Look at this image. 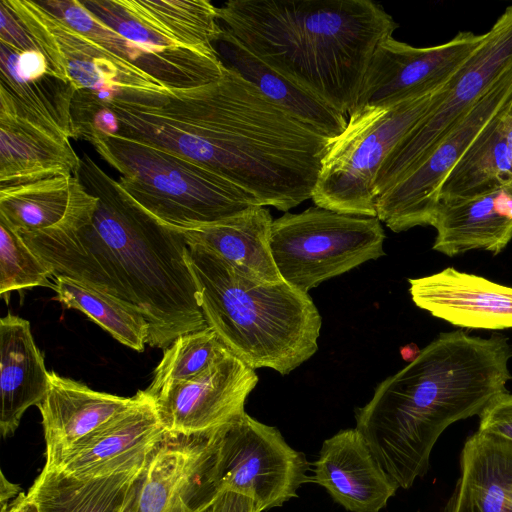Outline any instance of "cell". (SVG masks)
<instances>
[{
    "label": "cell",
    "mask_w": 512,
    "mask_h": 512,
    "mask_svg": "<svg viewBox=\"0 0 512 512\" xmlns=\"http://www.w3.org/2000/svg\"><path fill=\"white\" fill-rule=\"evenodd\" d=\"M100 106L114 134L186 157L283 212L312 198L336 139L226 67L205 85L118 90Z\"/></svg>",
    "instance_id": "cell-1"
},
{
    "label": "cell",
    "mask_w": 512,
    "mask_h": 512,
    "mask_svg": "<svg viewBox=\"0 0 512 512\" xmlns=\"http://www.w3.org/2000/svg\"><path fill=\"white\" fill-rule=\"evenodd\" d=\"M65 218L20 234L53 276H67L138 310L149 326L147 344L166 349L179 336L208 328L181 231L141 208L87 154Z\"/></svg>",
    "instance_id": "cell-2"
},
{
    "label": "cell",
    "mask_w": 512,
    "mask_h": 512,
    "mask_svg": "<svg viewBox=\"0 0 512 512\" xmlns=\"http://www.w3.org/2000/svg\"><path fill=\"white\" fill-rule=\"evenodd\" d=\"M511 358L504 335L444 332L377 385L355 412L356 429L398 488L409 489L427 473L432 449L448 426L479 416L507 391Z\"/></svg>",
    "instance_id": "cell-3"
},
{
    "label": "cell",
    "mask_w": 512,
    "mask_h": 512,
    "mask_svg": "<svg viewBox=\"0 0 512 512\" xmlns=\"http://www.w3.org/2000/svg\"><path fill=\"white\" fill-rule=\"evenodd\" d=\"M218 17L269 67L344 116L376 48L398 28L370 0H230Z\"/></svg>",
    "instance_id": "cell-4"
},
{
    "label": "cell",
    "mask_w": 512,
    "mask_h": 512,
    "mask_svg": "<svg viewBox=\"0 0 512 512\" xmlns=\"http://www.w3.org/2000/svg\"><path fill=\"white\" fill-rule=\"evenodd\" d=\"M187 246L204 319L233 355L282 375L313 356L322 321L308 293L255 280L213 252Z\"/></svg>",
    "instance_id": "cell-5"
},
{
    "label": "cell",
    "mask_w": 512,
    "mask_h": 512,
    "mask_svg": "<svg viewBox=\"0 0 512 512\" xmlns=\"http://www.w3.org/2000/svg\"><path fill=\"white\" fill-rule=\"evenodd\" d=\"M88 141L121 174L122 189L162 224L188 231L236 216L258 200L212 170L172 151L94 128Z\"/></svg>",
    "instance_id": "cell-6"
},
{
    "label": "cell",
    "mask_w": 512,
    "mask_h": 512,
    "mask_svg": "<svg viewBox=\"0 0 512 512\" xmlns=\"http://www.w3.org/2000/svg\"><path fill=\"white\" fill-rule=\"evenodd\" d=\"M454 78L430 93L398 105L350 114L346 129L323 160L311 198L316 206L343 214L377 217L374 183L381 166L445 94Z\"/></svg>",
    "instance_id": "cell-7"
},
{
    "label": "cell",
    "mask_w": 512,
    "mask_h": 512,
    "mask_svg": "<svg viewBox=\"0 0 512 512\" xmlns=\"http://www.w3.org/2000/svg\"><path fill=\"white\" fill-rule=\"evenodd\" d=\"M385 232L377 217L310 207L273 220L270 248L282 279L308 291L384 255Z\"/></svg>",
    "instance_id": "cell-8"
},
{
    "label": "cell",
    "mask_w": 512,
    "mask_h": 512,
    "mask_svg": "<svg viewBox=\"0 0 512 512\" xmlns=\"http://www.w3.org/2000/svg\"><path fill=\"white\" fill-rule=\"evenodd\" d=\"M309 466L276 427L246 412L210 433L208 480L213 493L242 494L261 512L297 497L298 488L310 479Z\"/></svg>",
    "instance_id": "cell-9"
},
{
    "label": "cell",
    "mask_w": 512,
    "mask_h": 512,
    "mask_svg": "<svg viewBox=\"0 0 512 512\" xmlns=\"http://www.w3.org/2000/svg\"><path fill=\"white\" fill-rule=\"evenodd\" d=\"M485 34L449 89L384 161L374 183L377 197L412 171L512 66V5Z\"/></svg>",
    "instance_id": "cell-10"
},
{
    "label": "cell",
    "mask_w": 512,
    "mask_h": 512,
    "mask_svg": "<svg viewBox=\"0 0 512 512\" xmlns=\"http://www.w3.org/2000/svg\"><path fill=\"white\" fill-rule=\"evenodd\" d=\"M511 98L512 66L412 171L377 197V218L393 232L432 226L445 178Z\"/></svg>",
    "instance_id": "cell-11"
},
{
    "label": "cell",
    "mask_w": 512,
    "mask_h": 512,
    "mask_svg": "<svg viewBox=\"0 0 512 512\" xmlns=\"http://www.w3.org/2000/svg\"><path fill=\"white\" fill-rule=\"evenodd\" d=\"M24 26L50 71L77 91L116 90L160 92L167 88L75 31L38 1L1 0Z\"/></svg>",
    "instance_id": "cell-12"
},
{
    "label": "cell",
    "mask_w": 512,
    "mask_h": 512,
    "mask_svg": "<svg viewBox=\"0 0 512 512\" xmlns=\"http://www.w3.org/2000/svg\"><path fill=\"white\" fill-rule=\"evenodd\" d=\"M485 36V33L459 32L444 44L424 48L393 37L384 40L374 52L350 114L389 108L447 84L483 43Z\"/></svg>",
    "instance_id": "cell-13"
},
{
    "label": "cell",
    "mask_w": 512,
    "mask_h": 512,
    "mask_svg": "<svg viewBox=\"0 0 512 512\" xmlns=\"http://www.w3.org/2000/svg\"><path fill=\"white\" fill-rule=\"evenodd\" d=\"M81 4L123 37L155 51L217 53L218 7L207 0H84Z\"/></svg>",
    "instance_id": "cell-14"
},
{
    "label": "cell",
    "mask_w": 512,
    "mask_h": 512,
    "mask_svg": "<svg viewBox=\"0 0 512 512\" xmlns=\"http://www.w3.org/2000/svg\"><path fill=\"white\" fill-rule=\"evenodd\" d=\"M257 382L254 369L227 351L204 373L165 386L151 397L168 433L198 435L245 412V401Z\"/></svg>",
    "instance_id": "cell-15"
},
{
    "label": "cell",
    "mask_w": 512,
    "mask_h": 512,
    "mask_svg": "<svg viewBox=\"0 0 512 512\" xmlns=\"http://www.w3.org/2000/svg\"><path fill=\"white\" fill-rule=\"evenodd\" d=\"M210 432H167L139 474L126 512H200L217 497L209 484Z\"/></svg>",
    "instance_id": "cell-16"
},
{
    "label": "cell",
    "mask_w": 512,
    "mask_h": 512,
    "mask_svg": "<svg viewBox=\"0 0 512 512\" xmlns=\"http://www.w3.org/2000/svg\"><path fill=\"white\" fill-rule=\"evenodd\" d=\"M136 403L75 443L45 468L100 477L143 468L167 434L154 399L139 390Z\"/></svg>",
    "instance_id": "cell-17"
},
{
    "label": "cell",
    "mask_w": 512,
    "mask_h": 512,
    "mask_svg": "<svg viewBox=\"0 0 512 512\" xmlns=\"http://www.w3.org/2000/svg\"><path fill=\"white\" fill-rule=\"evenodd\" d=\"M66 25L132 65L167 89H190L219 79L225 66L217 53L192 49L155 51L120 35L77 0L38 2Z\"/></svg>",
    "instance_id": "cell-18"
},
{
    "label": "cell",
    "mask_w": 512,
    "mask_h": 512,
    "mask_svg": "<svg viewBox=\"0 0 512 512\" xmlns=\"http://www.w3.org/2000/svg\"><path fill=\"white\" fill-rule=\"evenodd\" d=\"M414 304L432 316L467 329L512 328V287L453 267L408 279Z\"/></svg>",
    "instance_id": "cell-19"
},
{
    "label": "cell",
    "mask_w": 512,
    "mask_h": 512,
    "mask_svg": "<svg viewBox=\"0 0 512 512\" xmlns=\"http://www.w3.org/2000/svg\"><path fill=\"white\" fill-rule=\"evenodd\" d=\"M313 466L310 479L350 512H380L398 489L356 428L326 439Z\"/></svg>",
    "instance_id": "cell-20"
},
{
    "label": "cell",
    "mask_w": 512,
    "mask_h": 512,
    "mask_svg": "<svg viewBox=\"0 0 512 512\" xmlns=\"http://www.w3.org/2000/svg\"><path fill=\"white\" fill-rule=\"evenodd\" d=\"M133 397L99 392L49 372L48 391L38 406L45 439V465L101 426L131 408Z\"/></svg>",
    "instance_id": "cell-21"
},
{
    "label": "cell",
    "mask_w": 512,
    "mask_h": 512,
    "mask_svg": "<svg viewBox=\"0 0 512 512\" xmlns=\"http://www.w3.org/2000/svg\"><path fill=\"white\" fill-rule=\"evenodd\" d=\"M433 250L452 257L481 249L499 254L512 239V182L489 192L440 202Z\"/></svg>",
    "instance_id": "cell-22"
},
{
    "label": "cell",
    "mask_w": 512,
    "mask_h": 512,
    "mask_svg": "<svg viewBox=\"0 0 512 512\" xmlns=\"http://www.w3.org/2000/svg\"><path fill=\"white\" fill-rule=\"evenodd\" d=\"M80 160L68 138L0 109V188L75 176Z\"/></svg>",
    "instance_id": "cell-23"
},
{
    "label": "cell",
    "mask_w": 512,
    "mask_h": 512,
    "mask_svg": "<svg viewBox=\"0 0 512 512\" xmlns=\"http://www.w3.org/2000/svg\"><path fill=\"white\" fill-rule=\"evenodd\" d=\"M49 386V372L36 346L30 323L8 313L0 320V430L12 436L31 406H39Z\"/></svg>",
    "instance_id": "cell-24"
},
{
    "label": "cell",
    "mask_w": 512,
    "mask_h": 512,
    "mask_svg": "<svg viewBox=\"0 0 512 512\" xmlns=\"http://www.w3.org/2000/svg\"><path fill=\"white\" fill-rule=\"evenodd\" d=\"M445 512H512L511 441L479 430L467 438Z\"/></svg>",
    "instance_id": "cell-25"
},
{
    "label": "cell",
    "mask_w": 512,
    "mask_h": 512,
    "mask_svg": "<svg viewBox=\"0 0 512 512\" xmlns=\"http://www.w3.org/2000/svg\"><path fill=\"white\" fill-rule=\"evenodd\" d=\"M273 219L265 206L207 226L181 231L187 243L199 245L249 277L266 283L284 281L270 248Z\"/></svg>",
    "instance_id": "cell-26"
},
{
    "label": "cell",
    "mask_w": 512,
    "mask_h": 512,
    "mask_svg": "<svg viewBox=\"0 0 512 512\" xmlns=\"http://www.w3.org/2000/svg\"><path fill=\"white\" fill-rule=\"evenodd\" d=\"M213 45L226 68L238 73L294 116L333 138L346 129V116L269 67L224 27L221 26Z\"/></svg>",
    "instance_id": "cell-27"
},
{
    "label": "cell",
    "mask_w": 512,
    "mask_h": 512,
    "mask_svg": "<svg viewBox=\"0 0 512 512\" xmlns=\"http://www.w3.org/2000/svg\"><path fill=\"white\" fill-rule=\"evenodd\" d=\"M512 182V98L491 119L440 187L439 203L483 194Z\"/></svg>",
    "instance_id": "cell-28"
},
{
    "label": "cell",
    "mask_w": 512,
    "mask_h": 512,
    "mask_svg": "<svg viewBox=\"0 0 512 512\" xmlns=\"http://www.w3.org/2000/svg\"><path fill=\"white\" fill-rule=\"evenodd\" d=\"M14 49L0 42V109L56 135L73 138L72 103L76 87L52 73L22 79L14 68Z\"/></svg>",
    "instance_id": "cell-29"
},
{
    "label": "cell",
    "mask_w": 512,
    "mask_h": 512,
    "mask_svg": "<svg viewBox=\"0 0 512 512\" xmlns=\"http://www.w3.org/2000/svg\"><path fill=\"white\" fill-rule=\"evenodd\" d=\"M143 468L84 478L43 467L26 496L39 512H126Z\"/></svg>",
    "instance_id": "cell-30"
},
{
    "label": "cell",
    "mask_w": 512,
    "mask_h": 512,
    "mask_svg": "<svg viewBox=\"0 0 512 512\" xmlns=\"http://www.w3.org/2000/svg\"><path fill=\"white\" fill-rule=\"evenodd\" d=\"M78 183L76 176H57L2 187L0 219L19 234L52 228L69 212Z\"/></svg>",
    "instance_id": "cell-31"
},
{
    "label": "cell",
    "mask_w": 512,
    "mask_h": 512,
    "mask_svg": "<svg viewBox=\"0 0 512 512\" xmlns=\"http://www.w3.org/2000/svg\"><path fill=\"white\" fill-rule=\"evenodd\" d=\"M57 300L67 309L83 312L125 346L143 352L149 326L135 308L88 284L67 276H55Z\"/></svg>",
    "instance_id": "cell-32"
},
{
    "label": "cell",
    "mask_w": 512,
    "mask_h": 512,
    "mask_svg": "<svg viewBox=\"0 0 512 512\" xmlns=\"http://www.w3.org/2000/svg\"><path fill=\"white\" fill-rule=\"evenodd\" d=\"M227 351L209 327L181 335L164 350L153 380L145 391L154 396L165 386L193 379L204 373Z\"/></svg>",
    "instance_id": "cell-33"
},
{
    "label": "cell",
    "mask_w": 512,
    "mask_h": 512,
    "mask_svg": "<svg viewBox=\"0 0 512 512\" xmlns=\"http://www.w3.org/2000/svg\"><path fill=\"white\" fill-rule=\"evenodd\" d=\"M54 277L46 264L23 237L0 219V295L8 301L12 291L49 286Z\"/></svg>",
    "instance_id": "cell-34"
},
{
    "label": "cell",
    "mask_w": 512,
    "mask_h": 512,
    "mask_svg": "<svg viewBox=\"0 0 512 512\" xmlns=\"http://www.w3.org/2000/svg\"><path fill=\"white\" fill-rule=\"evenodd\" d=\"M478 430L512 442V393H501L483 409Z\"/></svg>",
    "instance_id": "cell-35"
},
{
    "label": "cell",
    "mask_w": 512,
    "mask_h": 512,
    "mask_svg": "<svg viewBox=\"0 0 512 512\" xmlns=\"http://www.w3.org/2000/svg\"><path fill=\"white\" fill-rule=\"evenodd\" d=\"M211 512H261L255 502L242 494L223 492L214 499Z\"/></svg>",
    "instance_id": "cell-36"
},
{
    "label": "cell",
    "mask_w": 512,
    "mask_h": 512,
    "mask_svg": "<svg viewBox=\"0 0 512 512\" xmlns=\"http://www.w3.org/2000/svg\"><path fill=\"white\" fill-rule=\"evenodd\" d=\"M1 512H39L35 503L25 493H19L11 503H3Z\"/></svg>",
    "instance_id": "cell-37"
},
{
    "label": "cell",
    "mask_w": 512,
    "mask_h": 512,
    "mask_svg": "<svg viewBox=\"0 0 512 512\" xmlns=\"http://www.w3.org/2000/svg\"><path fill=\"white\" fill-rule=\"evenodd\" d=\"M18 487L10 482L6 481L2 474L1 481V504L7 503L8 499L12 496H17Z\"/></svg>",
    "instance_id": "cell-38"
}]
</instances>
